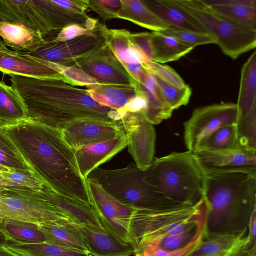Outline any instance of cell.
<instances>
[{
    "instance_id": "6da1fadb",
    "label": "cell",
    "mask_w": 256,
    "mask_h": 256,
    "mask_svg": "<svg viewBox=\"0 0 256 256\" xmlns=\"http://www.w3.org/2000/svg\"><path fill=\"white\" fill-rule=\"evenodd\" d=\"M0 130L48 188L93 206L86 178L60 130L26 118L2 126Z\"/></svg>"
},
{
    "instance_id": "7a4b0ae2",
    "label": "cell",
    "mask_w": 256,
    "mask_h": 256,
    "mask_svg": "<svg viewBox=\"0 0 256 256\" xmlns=\"http://www.w3.org/2000/svg\"><path fill=\"white\" fill-rule=\"evenodd\" d=\"M12 86L22 98L26 118L62 130L76 120H120L117 110L101 105L78 88L56 78L10 74Z\"/></svg>"
},
{
    "instance_id": "3957f363",
    "label": "cell",
    "mask_w": 256,
    "mask_h": 256,
    "mask_svg": "<svg viewBox=\"0 0 256 256\" xmlns=\"http://www.w3.org/2000/svg\"><path fill=\"white\" fill-rule=\"evenodd\" d=\"M204 175L206 234H234L248 230L256 210V176L243 172Z\"/></svg>"
},
{
    "instance_id": "277c9868",
    "label": "cell",
    "mask_w": 256,
    "mask_h": 256,
    "mask_svg": "<svg viewBox=\"0 0 256 256\" xmlns=\"http://www.w3.org/2000/svg\"><path fill=\"white\" fill-rule=\"evenodd\" d=\"M143 181L168 199L194 205L203 198L204 175L190 151L173 152L153 160Z\"/></svg>"
},
{
    "instance_id": "5b68a950",
    "label": "cell",
    "mask_w": 256,
    "mask_h": 256,
    "mask_svg": "<svg viewBox=\"0 0 256 256\" xmlns=\"http://www.w3.org/2000/svg\"><path fill=\"white\" fill-rule=\"evenodd\" d=\"M204 199L194 205L158 209H135L129 224L130 244L135 252L166 237L196 228L206 218Z\"/></svg>"
},
{
    "instance_id": "8992f818",
    "label": "cell",
    "mask_w": 256,
    "mask_h": 256,
    "mask_svg": "<svg viewBox=\"0 0 256 256\" xmlns=\"http://www.w3.org/2000/svg\"><path fill=\"white\" fill-rule=\"evenodd\" d=\"M144 174V170L132 162L118 169L98 167L86 178L98 184L119 202L136 209H158L180 205L145 183L142 180Z\"/></svg>"
},
{
    "instance_id": "52a82bcc",
    "label": "cell",
    "mask_w": 256,
    "mask_h": 256,
    "mask_svg": "<svg viewBox=\"0 0 256 256\" xmlns=\"http://www.w3.org/2000/svg\"><path fill=\"white\" fill-rule=\"evenodd\" d=\"M196 20L222 52L233 60L256 48V30L242 26L212 12L202 0H170Z\"/></svg>"
},
{
    "instance_id": "ba28073f",
    "label": "cell",
    "mask_w": 256,
    "mask_h": 256,
    "mask_svg": "<svg viewBox=\"0 0 256 256\" xmlns=\"http://www.w3.org/2000/svg\"><path fill=\"white\" fill-rule=\"evenodd\" d=\"M108 30L105 24L98 22L90 33L64 42L44 38L25 53L50 64L74 67L107 44Z\"/></svg>"
},
{
    "instance_id": "9c48e42d",
    "label": "cell",
    "mask_w": 256,
    "mask_h": 256,
    "mask_svg": "<svg viewBox=\"0 0 256 256\" xmlns=\"http://www.w3.org/2000/svg\"><path fill=\"white\" fill-rule=\"evenodd\" d=\"M47 188L40 190L0 189V204L4 218L36 224L72 221L50 204L46 197Z\"/></svg>"
},
{
    "instance_id": "30bf717a",
    "label": "cell",
    "mask_w": 256,
    "mask_h": 256,
    "mask_svg": "<svg viewBox=\"0 0 256 256\" xmlns=\"http://www.w3.org/2000/svg\"><path fill=\"white\" fill-rule=\"evenodd\" d=\"M235 124L240 146L256 147V52L243 64L240 75Z\"/></svg>"
},
{
    "instance_id": "8fae6325",
    "label": "cell",
    "mask_w": 256,
    "mask_h": 256,
    "mask_svg": "<svg viewBox=\"0 0 256 256\" xmlns=\"http://www.w3.org/2000/svg\"><path fill=\"white\" fill-rule=\"evenodd\" d=\"M236 104L224 102L196 108L184 124V140L188 151L199 150L204 142L220 128L235 125Z\"/></svg>"
},
{
    "instance_id": "7c38bea8",
    "label": "cell",
    "mask_w": 256,
    "mask_h": 256,
    "mask_svg": "<svg viewBox=\"0 0 256 256\" xmlns=\"http://www.w3.org/2000/svg\"><path fill=\"white\" fill-rule=\"evenodd\" d=\"M86 182L92 206L107 232L130 244L129 224L136 208L119 202L94 182L86 178Z\"/></svg>"
},
{
    "instance_id": "4fadbf2b",
    "label": "cell",
    "mask_w": 256,
    "mask_h": 256,
    "mask_svg": "<svg viewBox=\"0 0 256 256\" xmlns=\"http://www.w3.org/2000/svg\"><path fill=\"white\" fill-rule=\"evenodd\" d=\"M127 139L128 152L134 164L142 171L153 161L156 132L153 124L143 112H126L120 119Z\"/></svg>"
},
{
    "instance_id": "5bb4252c",
    "label": "cell",
    "mask_w": 256,
    "mask_h": 256,
    "mask_svg": "<svg viewBox=\"0 0 256 256\" xmlns=\"http://www.w3.org/2000/svg\"><path fill=\"white\" fill-rule=\"evenodd\" d=\"M204 174L243 172L256 176V150L212 151L200 149L192 152Z\"/></svg>"
},
{
    "instance_id": "9a60e30c",
    "label": "cell",
    "mask_w": 256,
    "mask_h": 256,
    "mask_svg": "<svg viewBox=\"0 0 256 256\" xmlns=\"http://www.w3.org/2000/svg\"><path fill=\"white\" fill-rule=\"evenodd\" d=\"M64 140L74 150L110 140L125 133L121 120L110 121L93 118L78 119L61 130Z\"/></svg>"
},
{
    "instance_id": "2e32d148",
    "label": "cell",
    "mask_w": 256,
    "mask_h": 256,
    "mask_svg": "<svg viewBox=\"0 0 256 256\" xmlns=\"http://www.w3.org/2000/svg\"><path fill=\"white\" fill-rule=\"evenodd\" d=\"M98 84L133 85L135 80L114 54L108 42L74 66Z\"/></svg>"
},
{
    "instance_id": "e0dca14e",
    "label": "cell",
    "mask_w": 256,
    "mask_h": 256,
    "mask_svg": "<svg viewBox=\"0 0 256 256\" xmlns=\"http://www.w3.org/2000/svg\"><path fill=\"white\" fill-rule=\"evenodd\" d=\"M0 71L9 75L64 79L63 76L48 62L4 46H0Z\"/></svg>"
},
{
    "instance_id": "ac0fdd59",
    "label": "cell",
    "mask_w": 256,
    "mask_h": 256,
    "mask_svg": "<svg viewBox=\"0 0 256 256\" xmlns=\"http://www.w3.org/2000/svg\"><path fill=\"white\" fill-rule=\"evenodd\" d=\"M126 146L127 139L124 133L116 138L74 150L80 174L86 178L92 171L110 160Z\"/></svg>"
},
{
    "instance_id": "d6986e66",
    "label": "cell",
    "mask_w": 256,
    "mask_h": 256,
    "mask_svg": "<svg viewBox=\"0 0 256 256\" xmlns=\"http://www.w3.org/2000/svg\"><path fill=\"white\" fill-rule=\"evenodd\" d=\"M75 224L91 256L134 255L135 250L130 244L121 242L107 232Z\"/></svg>"
},
{
    "instance_id": "ffe728a7",
    "label": "cell",
    "mask_w": 256,
    "mask_h": 256,
    "mask_svg": "<svg viewBox=\"0 0 256 256\" xmlns=\"http://www.w3.org/2000/svg\"><path fill=\"white\" fill-rule=\"evenodd\" d=\"M0 21L21 24L43 35L50 32L32 0H0Z\"/></svg>"
},
{
    "instance_id": "44dd1931",
    "label": "cell",
    "mask_w": 256,
    "mask_h": 256,
    "mask_svg": "<svg viewBox=\"0 0 256 256\" xmlns=\"http://www.w3.org/2000/svg\"><path fill=\"white\" fill-rule=\"evenodd\" d=\"M248 242V230L238 234H206L190 256H240Z\"/></svg>"
},
{
    "instance_id": "7402d4cb",
    "label": "cell",
    "mask_w": 256,
    "mask_h": 256,
    "mask_svg": "<svg viewBox=\"0 0 256 256\" xmlns=\"http://www.w3.org/2000/svg\"><path fill=\"white\" fill-rule=\"evenodd\" d=\"M212 12L256 30V0H202Z\"/></svg>"
},
{
    "instance_id": "603a6c76",
    "label": "cell",
    "mask_w": 256,
    "mask_h": 256,
    "mask_svg": "<svg viewBox=\"0 0 256 256\" xmlns=\"http://www.w3.org/2000/svg\"><path fill=\"white\" fill-rule=\"evenodd\" d=\"M38 225L46 238V243L88 253L80 232L72 222L62 220L43 222Z\"/></svg>"
},
{
    "instance_id": "cb8c5ba5",
    "label": "cell",
    "mask_w": 256,
    "mask_h": 256,
    "mask_svg": "<svg viewBox=\"0 0 256 256\" xmlns=\"http://www.w3.org/2000/svg\"><path fill=\"white\" fill-rule=\"evenodd\" d=\"M144 2L158 17L168 25L208 34L196 20L173 4L170 0H144Z\"/></svg>"
},
{
    "instance_id": "d4e9b609",
    "label": "cell",
    "mask_w": 256,
    "mask_h": 256,
    "mask_svg": "<svg viewBox=\"0 0 256 256\" xmlns=\"http://www.w3.org/2000/svg\"><path fill=\"white\" fill-rule=\"evenodd\" d=\"M122 6L116 18L130 21L138 26L152 30L162 32L170 27L158 17L146 4L144 0H120Z\"/></svg>"
},
{
    "instance_id": "484cf974",
    "label": "cell",
    "mask_w": 256,
    "mask_h": 256,
    "mask_svg": "<svg viewBox=\"0 0 256 256\" xmlns=\"http://www.w3.org/2000/svg\"><path fill=\"white\" fill-rule=\"evenodd\" d=\"M0 37L4 46L27 52L44 40L41 33L22 25L0 21Z\"/></svg>"
},
{
    "instance_id": "4316f807",
    "label": "cell",
    "mask_w": 256,
    "mask_h": 256,
    "mask_svg": "<svg viewBox=\"0 0 256 256\" xmlns=\"http://www.w3.org/2000/svg\"><path fill=\"white\" fill-rule=\"evenodd\" d=\"M86 88L89 94L96 102L117 110L123 108L136 95L134 84H98Z\"/></svg>"
},
{
    "instance_id": "83f0119b",
    "label": "cell",
    "mask_w": 256,
    "mask_h": 256,
    "mask_svg": "<svg viewBox=\"0 0 256 256\" xmlns=\"http://www.w3.org/2000/svg\"><path fill=\"white\" fill-rule=\"evenodd\" d=\"M0 230L10 244H34L46 242V238L38 224L12 218H3Z\"/></svg>"
},
{
    "instance_id": "f1b7e54d",
    "label": "cell",
    "mask_w": 256,
    "mask_h": 256,
    "mask_svg": "<svg viewBox=\"0 0 256 256\" xmlns=\"http://www.w3.org/2000/svg\"><path fill=\"white\" fill-rule=\"evenodd\" d=\"M153 61L164 64L177 60L190 52L194 48L160 32H152Z\"/></svg>"
},
{
    "instance_id": "f546056e",
    "label": "cell",
    "mask_w": 256,
    "mask_h": 256,
    "mask_svg": "<svg viewBox=\"0 0 256 256\" xmlns=\"http://www.w3.org/2000/svg\"><path fill=\"white\" fill-rule=\"evenodd\" d=\"M26 118V110L18 94L0 81V122L4 126Z\"/></svg>"
},
{
    "instance_id": "4dcf8cb0",
    "label": "cell",
    "mask_w": 256,
    "mask_h": 256,
    "mask_svg": "<svg viewBox=\"0 0 256 256\" xmlns=\"http://www.w3.org/2000/svg\"><path fill=\"white\" fill-rule=\"evenodd\" d=\"M2 246L16 256H91L87 252L46 242L11 244Z\"/></svg>"
},
{
    "instance_id": "1f68e13d",
    "label": "cell",
    "mask_w": 256,
    "mask_h": 256,
    "mask_svg": "<svg viewBox=\"0 0 256 256\" xmlns=\"http://www.w3.org/2000/svg\"><path fill=\"white\" fill-rule=\"evenodd\" d=\"M46 186L30 171L0 164V189L40 190Z\"/></svg>"
},
{
    "instance_id": "d6a6232c",
    "label": "cell",
    "mask_w": 256,
    "mask_h": 256,
    "mask_svg": "<svg viewBox=\"0 0 256 256\" xmlns=\"http://www.w3.org/2000/svg\"><path fill=\"white\" fill-rule=\"evenodd\" d=\"M134 85L136 91L142 94L148 100V106L144 114L149 122L157 124L172 116L173 110L164 102L159 89L151 90L136 80Z\"/></svg>"
},
{
    "instance_id": "836d02e7",
    "label": "cell",
    "mask_w": 256,
    "mask_h": 256,
    "mask_svg": "<svg viewBox=\"0 0 256 256\" xmlns=\"http://www.w3.org/2000/svg\"><path fill=\"white\" fill-rule=\"evenodd\" d=\"M205 224L206 218L196 228L179 234L166 237L136 251L134 254H140L156 249L166 251H172L180 249L190 242Z\"/></svg>"
},
{
    "instance_id": "e575fe53",
    "label": "cell",
    "mask_w": 256,
    "mask_h": 256,
    "mask_svg": "<svg viewBox=\"0 0 256 256\" xmlns=\"http://www.w3.org/2000/svg\"><path fill=\"white\" fill-rule=\"evenodd\" d=\"M240 146L235 125L222 126L214 132L200 149L224 151L238 149ZM199 149V150H200Z\"/></svg>"
},
{
    "instance_id": "d590c367",
    "label": "cell",
    "mask_w": 256,
    "mask_h": 256,
    "mask_svg": "<svg viewBox=\"0 0 256 256\" xmlns=\"http://www.w3.org/2000/svg\"><path fill=\"white\" fill-rule=\"evenodd\" d=\"M152 75L164 102L172 110L188 103L192 92L188 85L182 88H176L164 82L157 76Z\"/></svg>"
},
{
    "instance_id": "8d00e7d4",
    "label": "cell",
    "mask_w": 256,
    "mask_h": 256,
    "mask_svg": "<svg viewBox=\"0 0 256 256\" xmlns=\"http://www.w3.org/2000/svg\"><path fill=\"white\" fill-rule=\"evenodd\" d=\"M162 34L174 38L179 42L194 48L200 45L216 44L214 40L208 34H200L170 26Z\"/></svg>"
},
{
    "instance_id": "74e56055",
    "label": "cell",
    "mask_w": 256,
    "mask_h": 256,
    "mask_svg": "<svg viewBox=\"0 0 256 256\" xmlns=\"http://www.w3.org/2000/svg\"><path fill=\"white\" fill-rule=\"evenodd\" d=\"M144 66L152 74L174 87L182 88L186 86L180 76L168 65L149 61Z\"/></svg>"
},
{
    "instance_id": "f35d334b",
    "label": "cell",
    "mask_w": 256,
    "mask_h": 256,
    "mask_svg": "<svg viewBox=\"0 0 256 256\" xmlns=\"http://www.w3.org/2000/svg\"><path fill=\"white\" fill-rule=\"evenodd\" d=\"M206 225L200 230L196 236L184 247L174 250L166 251L160 249L134 256H190L199 246L206 234Z\"/></svg>"
},
{
    "instance_id": "ab89813d",
    "label": "cell",
    "mask_w": 256,
    "mask_h": 256,
    "mask_svg": "<svg viewBox=\"0 0 256 256\" xmlns=\"http://www.w3.org/2000/svg\"><path fill=\"white\" fill-rule=\"evenodd\" d=\"M98 22L97 18H94L92 22L86 24H69L60 30L56 36L52 39L56 42H64L90 33Z\"/></svg>"
},
{
    "instance_id": "60d3db41",
    "label": "cell",
    "mask_w": 256,
    "mask_h": 256,
    "mask_svg": "<svg viewBox=\"0 0 256 256\" xmlns=\"http://www.w3.org/2000/svg\"><path fill=\"white\" fill-rule=\"evenodd\" d=\"M122 6L120 0H90L88 8L98 14L104 20L116 18V14Z\"/></svg>"
},
{
    "instance_id": "b9f144b4",
    "label": "cell",
    "mask_w": 256,
    "mask_h": 256,
    "mask_svg": "<svg viewBox=\"0 0 256 256\" xmlns=\"http://www.w3.org/2000/svg\"><path fill=\"white\" fill-rule=\"evenodd\" d=\"M60 72L64 76L63 80L72 86L87 87L98 84L92 77L76 67L62 66Z\"/></svg>"
},
{
    "instance_id": "7bdbcfd3",
    "label": "cell",
    "mask_w": 256,
    "mask_h": 256,
    "mask_svg": "<svg viewBox=\"0 0 256 256\" xmlns=\"http://www.w3.org/2000/svg\"><path fill=\"white\" fill-rule=\"evenodd\" d=\"M130 40L141 50L149 61H153L154 50L152 32H145L131 33Z\"/></svg>"
},
{
    "instance_id": "ee69618b",
    "label": "cell",
    "mask_w": 256,
    "mask_h": 256,
    "mask_svg": "<svg viewBox=\"0 0 256 256\" xmlns=\"http://www.w3.org/2000/svg\"><path fill=\"white\" fill-rule=\"evenodd\" d=\"M148 106V101L146 97L142 94L136 91V95L130 99L123 108L118 111L123 116L127 112H144Z\"/></svg>"
},
{
    "instance_id": "f6af8a7d",
    "label": "cell",
    "mask_w": 256,
    "mask_h": 256,
    "mask_svg": "<svg viewBox=\"0 0 256 256\" xmlns=\"http://www.w3.org/2000/svg\"><path fill=\"white\" fill-rule=\"evenodd\" d=\"M256 210L250 216L248 226V242L244 252L248 256H256Z\"/></svg>"
},
{
    "instance_id": "bcb514c9",
    "label": "cell",
    "mask_w": 256,
    "mask_h": 256,
    "mask_svg": "<svg viewBox=\"0 0 256 256\" xmlns=\"http://www.w3.org/2000/svg\"><path fill=\"white\" fill-rule=\"evenodd\" d=\"M0 164L16 169L31 172L24 161L12 156L1 150H0Z\"/></svg>"
},
{
    "instance_id": "7dc6e473",
    "label": "cell",
    "mask_w": 256,
    "mask_h": 256,
    "mask_svg": "<svg viewBox=\"0 0 256 256\" xmlns=\"http://www.w3.org/2000/svg\"><path fill=\"white\" fill-rule=\"evenodd\" d=\"M3 126L0 122V126ZM0 150L24 161L10 141L0 130Z\"/></svg>"
},
{
    "instance_id": "c3c4849f",
    "label": "cell",
    "mask_w": 256,
    "mask_h": 256,
    "mask_svg": "<svg viewBox=\"0 0 256 256\" xmlns=\"http://www.w3.org/2000/svg\"><path fill=\"white\" fill-rule=\"evenodd\" d=\"M10 244V242L2 232L0 230V246H6Z\"/></svg>"
},
{
    "instance_id": "681fc988",
    "label": "cell",
    "mask_w": 256,
    "mask_h": 256,
    "mask_svg": "<svg viewBox=\"0 0 256 256\" xmlns=\"http://www.w3.org/2000/svg\"><path fill=\"white\" fill-rule=\"evenodd\" d=\"M0 256H16L9 251L3 248L2 246H0Z\"/></svg>"
},
{
    "instance_id": "f907efd6",
    "label": "cell",
    "mask_w": 256,
    "mask_h": 256,
    "mask_svg": "<svg viewBox=\"0 0 256 256\" xmlns=\"http://www.w3.org/2000/svg\"><path fill=\"white\" fill-rule=\"evenodd\" d=\"M0 46H4L3 44H2V40L0 39Z\"/></svg>"
},
{
    "instance_id": "816d5d0a",
    "label": "cell",
    "mask_w": 256,
    "mask_h": 256,
    "mask_svg": "<svg viewBox=\"0 0 256 256\" xmlns=\"http://www.w3.org/2000/svg\"><path fill=\"white\" fill-rule=\"evenodd\" d=\"M2 219L3 218H0V222L2 220Z\"/></svg>"
}]
</instances>
